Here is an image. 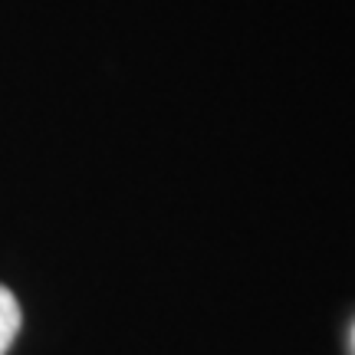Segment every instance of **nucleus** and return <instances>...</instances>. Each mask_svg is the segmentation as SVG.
<instances>
[{"label":"nucleus","mask_w":355,"mask_h":355,"mask_svg":"<svg viewBox=\"0 0 355 355\" xmlns=\"http://www.w3.org/2000/svg\"><path fill=\"white\" fill-rule=\"evenodd\" d=\"M17 332H20V306L7 286H0V355H7Z\"/></svg>","instance_id":"1"}]
</instances>
